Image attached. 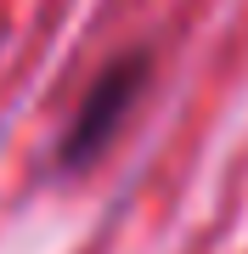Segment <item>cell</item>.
<instances>
[{"instance_id":"obj_1","label":"cell","mask_w":248,"mask_h":254,"mask_svg":"<svg viewBox=\"0 0 248 254\" xmlns=\"http://www.w3.org/2000/svg\"><path fill=\"white\" fill-rule=\"evenodd\" d=\"M141 85H147V63H141V57L113 63L107 73H101L91 91H85L74 125H68V136H62V164H91L101 147L119 136V125H124V113L136 108Z\"/></svg>"}]
</instances>
